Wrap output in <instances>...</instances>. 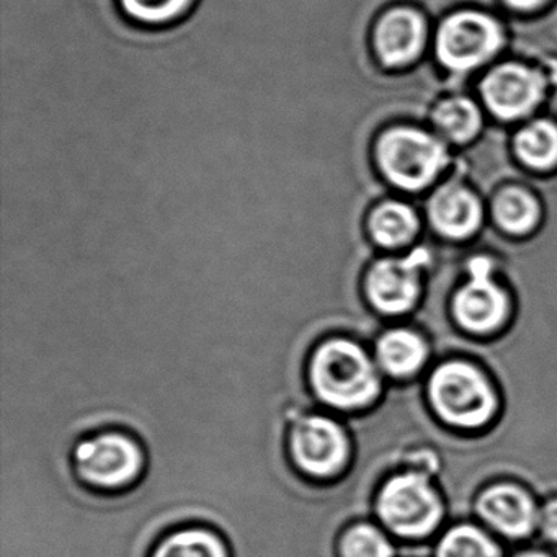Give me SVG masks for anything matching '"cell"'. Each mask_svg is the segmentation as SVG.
Instances as JSON below:
<instances>
[{
  "mask_svg": "<svg viewBox=\"0 0 557 557\" xmlns=\"http://www.w3.org/2000/svg\"><path fill=\"white\" fill-rule=\"evenodd\" d=\"M308 380L312 394L334 409H360L380 393L373 363L360 345L347 338H329L312 350Z\"/></svg>",
  "mask_w": 557,
  "mask_h": 557,
  "instance_id": "1",
  "label": "cell"
},
{
  "mask_svg": "<svg viewBox=\"0 0 557 557\" xmlns=\"http://www.w3.org/2000/svg\"><path fill=\"white\" fill-rule=\"evenodd\" d=\"M74 471L84 484L100 491H123L145 474V446L128 432L103 430L74 445Z\"/></svg>",
  "mask_w": 557,
  "mask_h": 557,
  "instance_id": "2",
  "label": "cell"
},
{
  "mask_svg": "<svg viewBox=\"0 0 557 557\" xmlns=\"http://www.w3.org/2000/svg\"><path fill=\"white\" fill-rule=\"evenodd\" d=\"M286 442L293 466L312 481L334 478L350 456V443L341 423L321 413H305L293 420Z\"/></svg>",
  "mask_w": 557,
  "mask_h": 557,
  "instance_id": "3",
  "label": "cell"
},
{
  "mask_svg": "<svg viewBox=\"0 0 557 557\" xmlns=\"http://www.w3.org/2000/svg\"><path fill=\"white\" fill-rule=\"evenodd\" d=\"M376 159L383 174L397 187H425L445 165L446 152L432 136L416 129H391L376 145Z\"/></svg>",
  "mask_w": 557,
  "mask_h": 557,
  "instance_id": "4",
  "label": "cell"
},
{
  "mask_svg": "<svg viewBox=\"0 0 557 557\" xmlns=\"http://www.w3.org/2000/svg\"><path fill=\"white\" fill-rule=\"evenodd\" d=\"M430 389L438 412L456 425H482L494 413L495 397L491 387L468 364L451 363L440 368Z\"/></svg>",
  "mask_w": 557,
  "mask_h": 557,
  "instance_id": "5",
  "label": "cell"
},
{
  "mask_svg": "<svg viewBox=\"0 0 557 557\" xmlns=\"http://www.w3.org/2000/svg\"><path fill=\"white\" fill-rule=\"evenodd\" d=\"M377 511L387 527L403 536H423L438 523L442 505L420 474L394 478L381 492Z\"/></svg>",
  "mask_w": 557,
  "mask_h": 557,
  "instance_id": "6",
  "label": "cell"
},
{
  "mask_svg": "<svg viewBox=\"0 0 557 557\" xmlns=\"http://www.w3.org/2000/svg\"><path fill=\"white\" fill-rule=\"evenodd\" d=\"M500 28L481 14H459L442 25L436 40L440 60L456 71L479 66L498 50Z\"/></svg>",
  "mask_w": 557,
  "mask_h": 557,
  "instance_id": "7",
  "label": "cell"
},
{
  "mask_svg": "<svg viewBox=\"0 0 557 557\" xmlns=\"http://www.w3.org/2000/svg\"><path fill=\"white\" fill-rule=\"evenodd\" d=\"M544 81L536 71L508 64L488 74L482 96L488 109L505 120L520 119L540 103Z\"/></svg>",
  "mask_w": 557,
  "mask_h": 557,
  "instance_id": "8",
  "label": "cell"
},
{
  "mask_svg": "<svg viewBox=\"0 0 557 557\" xmlns=\"http://www.w3.org/2000/svg\"><path fill=\"white\" fill-rule=\"evenodd\" d=\"M425 260V253L417 252L409 260H381L367 278L370 301L380 311L399 314L416 302L419 295L417 267Z\"/></svg>",
  "mask_w": 557,
  "mask_h": 557,
  "instance_id": "9",
  "label": "cell"
},
{
  "mask_svg": "<svg viewBox=\"0 0 557 557\" xmlns=\"http://www.w3.org/2000/svg\"><path fill=\"white\" fill-rule=\"evenodd\" d=\"M471 270V282L456 298V315L462 325L472 331H491L507 315V298L488 278V263L485 260H474Z\"/></svg>",
  "mask_w": 557,
  "mask_h": 557,
  "instance_id": "10",
  "label": "cell"
},
{
  "mask_svg": "<svg viewBox=\"0 0 557 557\" xmlns=\"http://www.w3.org/2000/svg\"><path fill=\"white\" fill-rule=\"evenodd\" d=\"M425 27L422 18L410 11H393L374 28V48L386 66L410 63L422 50Z\"/></svg>",
  "mask_w": 557,
  "mask_h": 557,
  "instance_id": "11",
  "label": "cell"
},
{
  "mask_svg": "<svg viewBox=\"0 0 557 557\" xmlns=\"http://www.w3.org/2000/svg\"><path fill=\"white\" fill-rule=\"evenodd\" d=\"M479 510L482 517L508 536H524L536 521L530 498L510 485H500L485 492L479 502Z\"/></svg>",
  "mask_w": 557,
  "mask_h": 557,
  "instance_id": "12",
  "label": "cell"
},
{
  "mask_svg": "<svg viewBox=\"0 0 557 557\" xmlns=\"http://www.w3.org/2000/svg\"><path fill=\"white\" fill-rule=\"evenodd\" d=\"M430 216L445 236L466 237L481 223V205L465 188L446 187L433 198Z\"/></svg>",
  "mask_w": 557,
  "mask_h": 557,
  "instance_id": "13",
  "label": "cell"
},
{
  "mask_svg": "<svg viewBox=\"0 0 557 557\" xmlns=\"http://www.w3.org/2000/svg\"><path fill=\"white\" fill-rule=\"evenodd\" d=\"M377 357L384 370L404 376L413 373L426 357V348L417 335L394 331L377 342Z\"/></svg>",
  "mask_w": 557,
  "mask_h": 557,
  "instance_id": "14",
  "label": "cell"
},
{
  "mask_svg": "<svg viewBox=\"0 0 557 557\" xmlns=\"http://www.w3.org/2000/svg\"><path fill=\"white\" fill-rule=\"evenodd\" d=\"M198 0H119L123 14L148 28H165L187 17Z\"/></svg>",
  "mask_w": 557,
  "mask_h": 557,
  "instance_id": "15",
  "label": "cell"
},
{
  "mask_svg": "<svg viewBox=\"0 0 557 557\" xmlns=\"http://www.w3.org/2000/svg\"><path fill=\"white\" fill-rule=\"evenodd\" d=\"M368 226L377 244L384 247H396L412 239L419 224L409 207L389 201L371 213Z\"/></svg>",
  "mask_w": 557,
  "mask_h": 557,
  "instance_id": "16",
  "label": "cell"
},
{
  "mask_svg": "<svg viewBox=\"0 0 557 557\" xmlns=\"http://www.w3.org/2000/svg\"><path fill=\"white\" fill-rule=\"evenodd\" d=\"M154 557H227V550L213 531L191 527L162 540Z\"/></svg>",
  "mask_w": 557,
  "mask_h": 557,
  "instance_id": "17",
  "label": "cell"
},
{
  "mask_svg": "<svg viewBox=\"0 0 557 557\" xmlns=\"http://www.w3.org/2000/svg\"><path fill=\"white\" fill-rule=\"evenodd\" d=\"M518 156L534 169H549L557 162V128L547 122H534L515 139Z\"/></svg>",
  "mask_w": 557,
  "mask_h": 557,
  "instance_id": "18",
  "label": "cell"
},
{
  "mask_svg": "<svg viewBox=\"0 0 557 557\" xmlns=\"http://www.w3.org/2000/svg\"><path fill=\"white\" fill-rule=\"evenodd\" d=\"M495 218L508 233H528L536 224L537 205L530 195L511 188L504 191L495 201Z\"/></svg>",
  "mask_w": 557,
  "mask_h": 557,
  "instance_id": "19",
  "label": "cell"
},
{
  "mask_svg": "<svg viewBox=\"0 0 557 557\" xmlns=\"http://www.w3.org/2000/svg\"><path fill=\"white\" fill-rule=\"evenodd\" d=\"M435 122L449 138L459 143L468 141L481 126V113L469 100L451 99L436 109Z\"/></svg>",
  "mask_w": 557,
  "mask_h": 557,
  "instance_id": "20",
  "label": "cell"
},
{
  "mask_svg": "<svg viewBox=\"0 0 557 557\" xmlns=\"http://www.w3.org/2000/svg\"><path fill=\"white\" fill-rule=\"evenodd\" d=\"M438 557H500L495 544L471 527L455 528L440 544Z\"/></svg>",
  "mask_w": 557,
  "mask_h": 557,
  "instance_id": "21",
  "label": "cell"
},
{
  "mask_svg": "<svg viewBox=\"0 0 557 557\" xmlns=\"http://www.w3.org/2000/svg\"><path fill=\"white\" fill-rule=\"evenodd\" d=\"M341 549L344 557H393L386 537L368 524L350 528L342 537Z\"/></svg>",
  "mask_w": 557,
  "mask_h": 557,
  "instance_id": "22",
  "label": "cell"
},
{
  "mask_svg": "<svg viewBox=\"0 0 557 557\" xmlns=\"http://www.w3.org/2000/svg\"><path fill=\"white\" fill-rule=\"evenodd\" d=\"M541 528L546 536L557 541V502H553L544 508L543 515H541Z\"/></svg>",
  "mask_w": 557,
  "mask_h": 557,
  "instance_id": "23",
  "label": "cell"
},
{
  "mask_svg": "<svg viewBox=\"0 0 557 557\" xmlns=\"http://www.w3.org/2000/svg\"><path fill=\"white\" fill-rule=\"evenodd\" d=\"M508 4L513 5L515 9L521 11H530V9L537 8L543 0H507Z\"/></svg>",
  "mask_w": 557,
  "mask_h": 557,
  "instance_id": "24",
  "label": "cell"
},
{
  "mask_svg": "<svg viewBox=\"0 0 557 557\" xmlns=\"http://www.w3.org/2000/svg\"><path fill=\"white\" fill-rule=\"evenodd\" d=\"M518 557H546V556H543V554L528 553V554H521V556H518Z\"/></svg>",
  "mask_w": 557,
  "mask_h": 557,
  "instance_id": "25",
  "label": "cell"
}]
</instances>
